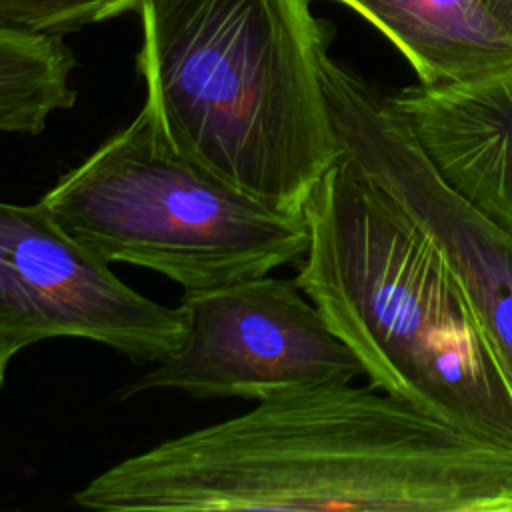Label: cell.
<instances>
[{"label":"cell","instance_id":"cell-8","mask_svg":"<svg viewBox=\"0 0 512 512\" xmlns=\"http://www.w3.org/2000/svg\"><path fill=\"white\" fill-rule=\"evenodd\" d=\"M438 174L512 232V68L458 86L384 96Z\"/></svg>","mask_w":512,"mask_h":512},{"label":"cell","instance_id":"cell-1","mask_svg":"<svg viewBox=\"0 0 512 512\" xmlns=\"http://www.w3.org/2000/svg\"><path fill=\"white\" fill-rule=\"evenodd\" d=\"M474 436L376 386L288 390L94 476L72 504L102 512H460Z\"/></svg>","mask_w":512,"mask_h":512},{"label":"cell","instance_id":"cell-7","mask_svg":"<svg viewBox=\"0 0 512 512\" xmlns=\"http://www.w3.org/2000/svg\"><path fill=\"white\" fill-rule=\"evenodd\" d=\"M186 334L182 304H158L124 284L40 202H0V342L12 354L50 338H80L134 362H160Z\"/></svg>","mask_w":512,"mask_h":512},{"label":"cell","instance_id":"cell-4","mask_svg":"<svg viewBox=\"0 0 512 512\" xmlns=\"http://www.w3.org/2000/svg\"><path fill=\"white\" fill-rule=\"evenodd\" d=\"M40 204L108 264L184 290L220 288L298 264L304 214L284 212L172 152L140 114L64 172Z\"/></svg>","mask_w":512,"mask_h":512},{"label":"cell","instance_id":"cell-10","mask_svg":"<svg viewBox=\"0 0 512 512\" xmlns=\"http://www.w3.org/2000/svg\"><path fill=\"white\" fill-rule=\"evenodd\" d=\"M76 58L60 34L0 24V132L40 134L76 104Z\"/></svg>","mask_w":512,"mask_h":512},{"label":"cell","instance_id":"cell-11","mask_svg":"<svg viewBox=\"0 0 512 512\" xmlns=\"http://www.w3.org/2000/svg\"><path fill=\"white\" fill-rule=\"evenodd\" d=\"M142 4L144 0H0V24L62 36L140 10Z\"/></svg>","mask_w":512,"mask_h":512},{"label":"cell","instance_id":"cell-3","mask_svg":"<svg viewBox=\"0 0 512 512\" xmlns=\"http://www.w3.org/2000/svg\"><path fill=\"white\" fill-rule=\"evenodd\" d=\"M302 214L294 282L370 384L512 450V380L430 234L346 158Z\"/></svg>","mask_w":512,"mask_h":512},{"label":"cell","instance_id":"cell-5","mask_svg":"<svg viewBox=\"0 0 512 512\" xmlns=\"http://www.w3.org/2000/svg\"><path fill=\"white\" fill-rule=\"evenodd\" d=\"M184 344L118 390V400L156 388L192 398H250L346 384L364 376L356 354L328 328L294 280L268 274L220 288L184 290Z\"/></svg>","mask_w":512,"mask_h":512},{"label":"cell","instance_id":"cell-12","mask_svg":"<svg viewBox=\"0 0 512 512\" xmlns=\"http://www.w3.org/2000/svg\"><path fill=\"white\" fill-rule=\"evenodd\" d=\"M500 26L512 36V0H482Z\"/></svg>","mask_w":512,"mask_h":512},{"label":"cell","instance_id":"cell-2","mask_svg":"<svg viewBox=\"0 0 512 512\" xmlns=\"http://www.w3.org/2000/svg\"><path fill=\"white\" fill-rule=\"evenodd\" d=\"M144 112L178 156L302 214L342 158L320 80L326 22L310 0H144Z\"/></svg>","mask_w":512,"mask_h":512},{"label":"cell","instance_id":"cell-9","mask_svg":"<svg viewBox=\"0 0 512 512\" xmlns=\"http://www.w3.org/2000/svg\"><path fill=\"white\" fill-rule=\"evenodd\" d=\"M374 24L422 86H458L512 68V36L482 0H334Z\"/></svg>","mask_w":512,"mask_h":512},{"label":"cell","instance_id":"cell-6","mask_svg":"<svg viewBox=\"0 0 512 512\" xmlns=\"http://www.w3.org/2000/svg\"><path fill=\"white\" fill-rule=\"evenodd\" d=\"M328 114L346 158L438 244L512 380V232L460 196L432 166L386 98L320 52Z\"/></svg>","mask_w":512,"mask_h":512},{"label":"cell","instance_id":"cell-13","mask_svg":"<svg viewBox=\"0 0 512 512\" xmlns=\"http://www.w3.org/2000/svg\"><path fill=\"white\" fill-rule=\"evenodd\" d=\"M12 352L0 342V388L4 386V378H6V370H8V364L12 360Z\"/></svg>","mask_w":512,"mask_h":512}]
</instances>
